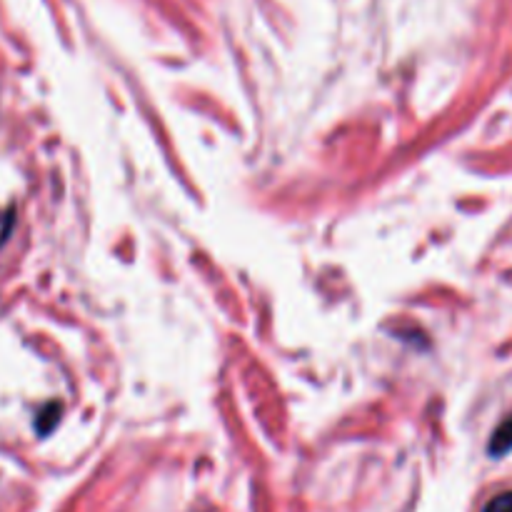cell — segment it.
Here are the masks:
<instances>
[{
  "label": "cell",
  "instance_id": "obj_1",
  "mask_svg": "<svg viewBox=\"0 0 512 512\" xmlns=\"http://www.w3.org/2000/svg\"><path fill=\"white\" fill-rule=\"evenodd\" d=\"M512 450V418L505 420L493 435V443H490V453L493 455H505Z\"/></svg>",
  "mask_w": 512,
  "mask_h": 512
},
{
  "label": "cell",
  "instance_id": "obj_2",
  "mask_svg": "<svg viewBox=\"0 0 512 512\" xmlns=\"http://www.w3.org/2000/svg\"><path fill=\"white\" fill-rule=\"evenodd\" d=\"M58 413H60V405L58 403H50V408H45L43 413H40V415H43V418L38 420V430H40V433H48V430L53 428L55 420H58Z\"/></svg>",
  "mask_w": 512,
  "mask_h": 512
}]
</instances>
